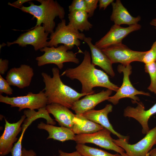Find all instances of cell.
<instances>
[{"instance_id": "obj_4", "label": "cell", "mask_w": 156, "mask_h": 156, "mask_svg": "<svg viewBox=\"0 0 156 156\" xmlns=\"http://www.w3.org/2000/svg\"><path fill=\"white\" fill-rule=\"evenodd\" d=\"M83 33L66 25V21L63 19L57 25L54 32L50 34L48 47H57L58 44H63L69 50L75 46L78 48L81 45L80 40H84L86 38Z\"/></svg>"}, {"instance_id": "obj_16", "label": "cell", "mask_w": 156, "mask_h": 156, "mask_svg": "<svg viewBox=\"0 0 156 156\" xmlns=\"http://www.w3.org/2000/svg\"><path fill=\"white\" fill-rule=\"evenodd\" d=\"M112 91L107 89L98 93L87 95L82 99L76 101L71 109L76 114H82L88 111L93 109L99 103L107 100Z\"/></svg>"}, {"instance_id": "obj_29", "label": "cell", "mask_w": 156, "mask_h": 156, "mask_svg": "<svg viewBox=\"0 0 156 156\" xmlns=\"http://www.w3.org/2000/svg\"><path fill=\"white\" fill-rule=\"evenodd\" d=\"M25 131L22 130L20 137L17 142L14 144L11 152L12 156H21L22 150V142Z\"/></svg>"}, {"instance_id": "obj_9", "label": "cell", "mask_w": 156, "mask_h": 156, "mask_svg": "<svg viewBox=\"0 0 156 156\" xmlns=\"http://www.w3.org/2000/svg\"><path fill=\"white\" fill-rule=\"evenodd\" d=\"M101 50L112 64L120 63L124 65L133 62H142L146 52L133 50L122 43Z\"/></svg>"}, {"instance_id": "obj_21", "label": "cell", "mask_w": 156, "mask_h": 156, "mask_svg": "<svg viewBox=\"0 0 156 156\" xmlns=\"http://www.w3.org/2000/svg\"><path fill=\"white\" fill-rule=\"evenodd\" d=\"M38 129L47 131L49 135L47 139H52L63 142L69 140H74L75 134L70 128L63 127H57L46 124L41 122L37 126Z\"/></svg>"}, {"instance_id": "obj_28", "label": "cell", "mask_w": 156, "mask_h": 156, "mask_svg": "<svg viewBox=\"0 0 156 156\" xmlns=\"http://www.w3.org/2000/svg\"><path fill=\"white\" fill-rule=\"evenodd\" d=\"M10 85L6 79H4L1 75H0V93H4L10 95L13 94V90Z\"/></svg>"}, {"instance_id": "obj_35", "label": "cell", "mask_w": 156, "mask_h": 156, "mask_svg": "<svg viewBox=\"0 0 156 156\" xmlns=\"http://www.w3.org/2000/svg\"><path fill=\"white\" fill-rule=\"evenodd\" d=\"M21 156H36V153L32 150H27L23 148Z\"/></svg>"}, {"instance_id": "obj_5", "label": "cell", "mask_w": 156, "mask_h": 156, "mask_svg": "<svg viewBox=\"0 0 156 156\" xmlns=\"http://www.w3.org/2000/svg\"><path fill=\"white\" fill-rule=\"evenodd\" d=\"M68 50V48L64 45L57 47H45L40 50L41 52H44V54L36 58L38 66H41L47 64H54L57 66L59 69H62L65 62L79 64V60L77 57L76 53Z\"/></svg>"}, {"instance_id": "obj_24", "label": "cell", "mask_w": 156, "mask_h": 156, "mask_svg": "<svg viewBox=\"0 0 156 156\" xmlns=\"http://www.w3.org/2000/svg\"><path fill=\"white\" fill-rule=\"evenodd\" d=\"M75 148L83 156H121L118 153L112 154L100 149L87 146L84 144H77Z\"/></svg>"}, {"instance_id": "obj_32", "label": "cell", "mask_w": 156, "mask_h": 156, "mask_svg": "<svg viewBox=\"0 0 156 156\" xmlns=\"http://www.w3.org/2000/svg\"><path fill=\"white\" fill-rule=\"evenodd\" d=\"M31 1V0H18L12 3H8V4L11 6L19 9L23 6V3Z\"/></svg>"}, {"instance_id": "obj_23", "label": "cell", "mask_w": 156, "mask_h": 156, "mask_svg": "<svg viewBox=\"0 0 156 156\" xmlns=\"http://www.w3.org/2000/svg\"><path fill=\"white\" fill-rule=\"evenodd\" d=\"M68 24L79 31H89L93 25L88 21L87 12L85 11H76L69 12L68 16Z\"/></svg>"}, {"instance_id": "obj_18", "label": "cell", "mask_w": 156, "mask_h": 156, "mask_svg": "<svg viewBox=\"0 0 156 156\" xmlns=\"http://www.w3.org/2000/svg\"><path fill=\"white\" fill-rule=\"evenodd\" d=\"M83 40L90 48L92 64L94 66H99L111 77H114L115 74L112 68V63L108 57L101 49L93 44L91 38L86 37Z\"/></svg>"}, {"instance_id": "obj_19", "label": "cell", "mask_w": 156, "mask_h": 156, "mask_svg": "<svg viewBox=\"0 0 156 156\" xmlns=\"http://www.w3.org/2000/svg\"><path fill=\"white\" fill-rule=\"evenodd\" d=\"M112 11L110 20L115 24L120 25H127L130 26L138 24L141 17H134L131 16L124 7L120 0H116L112 3Z\"/></svg>"}, {"instance_id": "obj_17", "label": "cell", "mask_w": 156, "mask_h": 156, "mask_svg": "<svg viewBox=\"0 0 156 156\" xmlns=\"http://www.w3.org/2000/svg\"><path fill=\"white\" fill-rule=\"evenodd\" d=\"M112 109L113 106L112 105L107 104L102 109L99 110L92 109L81 114L87 119L108 129L119 139L124 140L128 142L129 137L122 135L116 131L109 121L108 115L112 111Z\"/></svg>"}, {"instance_id": "obj_14", "label": "cell", "mask_w": 156, "mask_h": 156, "mask_svg": "<svg viewBox=\"0 0 156 156\" xmlns=\"http://www.w3.org/2000/svg\"><path fill=\"white\" fill-rule=\"evenodd\" d=\"M34 75L32 68L29 65L23 64L19 67L10 69L5 78L10 86L23 89L30 85Z\"/></svg>"}, {"instance_id": "obj_6", "label": "cell", "mask_w": 156, "mask_h": 156, "mask_svg": "<svg viewBox=\"0 0 156 156\" xmlns=\"http://www.w3.org/2000/svg\"><path fill=\"white\" fill-rule=\"evenodd\" d=\"M132 66L130 64L125 65L120 64L117 66V70L123 74V82L121 87L114 95L110 96L107 101L114 105L118 103L120 99L125 98L132 99L133 103L139 102V98L136 95L138 94L150 96V94L143 91H138L132 85L129 79V76L132 73Z\"/></svg>"}, {"instance_id": "obj_15", "label": "cell", "mask_w": 156, "mask_h": 156, "mask_svg": "<svg viewBox=\"0 0 156 156\" xmlns=\"http://www.w3.org/2000/svg\"><path fill=\"white\" fill-rule=\"evenodd\" d=\"M137 106H128L125 109L123 115L125 117L132 118L138 121L142 126V133L146 134L149 131L148 121L152 115L156 113V103L151 108L145 110L144 104L141 102L137 103Z\"/></svg>"}, {"instance_id": "obj_25", "label": "cell", "mask_w": 156, "mask_h": 156, "mask_svg": "<svg viewBox=\"0 0 156 156\" xmlns=\"http://www.w3.org/2000/svg\"><path fill=\"white\" fill-rule=\"evenodd\" d=\"M144 69L145 72L149 74L151 80L147 89L156 94V62L145 64Z\"/></svg>"}, {"instance_id": "obj_11", "label": "cell", "mask_w": 156, "mask_h": 156, "mask_svg": "<svg viewBox=\"0 0 156 156\" xmlns=\"http://www.w3.org/2000/svg\"><path fill=\"white\" fill-rule=\"evenodd\" d=\"M49 34L45 31L43 26H38L22 34L13 42H7V45L9 47L13 44H17L22 47L31 45L34 47L35 51H37L48 47L47 40L49 39L48 37Z\"/></svg>"}, {"instance_id": "obj_22", "label": "cell", "mask_w": 156, "mask_h": 156, "mask_svg": "<svg viewBox=\"0 0 156 156\" xmlns=\"http://www.w3.org/2000/svg\"><path fill=\"white\" fill-rule=\"evenodd\" d=\"M73 122L71 129L77 135L91 134L104 128L102 126L87 119L81 114H75Z\"/></svg>"}, {"instance_id": "obj_12", "label": "cell", "mask_w": 156, "mask_h": 156, "mask_svg": "<svg viewBox=\"0 0 156 156\" xmlns=\"http://www.w3.org/2000/svg\"><path fill=\"white\" fill-rule=\"evenodd\" d=\"M141 25L138 24L124 27L114 24L107 33L94 44L103 49L113 45L122 43L123 39L132 32L140 29Z\"/></svg>"}, {"instance_id": "obj_31", "label": "cell", "mask_w": 156, "mask_h": 156, "mask_svg": "<svg viewBox=\"0 0 156 156\" xmlns=\"http://www.w3.org/2000/svg\"><path fill=\"white\" fill-rule=\"evenodd\" d=\"M9 61L7 59H0V74L4 75L8 68Z\"/></svg>"}, {"instance_id": "obj_1", "label": "cell", "mask_w": 156, "mask_h": 156, "mask_svg": "<svg viewBox=\"0 0 156 156\" xmlns=\"http://www.w3.org/2000/svg\"><path fill=\"white\" fill-rule=\"evenodd\" d=\"M81 63L75 68L67 69L61 75H65L70 79L78 80L82 86L81 93L92 94L95 93L93 89L97 87H104L117 92L119 88L109 80L107 74L96 69L92 63L89 52L86 50Z\"/></svg>"}, {"instance_id": "obj_34", "label": "cell", "mask_w": 156, "mask_h": 156, "mask_svg": "<svg viewBox=\"0 0 156 156\" xmlns=\"http://www.w3.org/2000/svg\"><path fill=\"white\" fill-rule=\"evenodd\" d=\"M58 152L59 156H83L77 151L71 153H67L60 150Z\"/></svg>"}, {"instance_id": "obj_39", "label": "cell", "mask_w": 156, "mask_h": 156, "mask_svg": "<svg viewBox=\"0 0 156 156\" xmlns=\"http://www.w3.org/2000/svg\"><path fill=\"white\" fill-rule=\"evenodd\" d=\"M6 45V44L4 43H2L1 45H0V49H1V48H2V46L4 47L5 46V45Z\"/></svg>"}, {"instance_id": "obj_7", "label": "cell", "mask_w": 156, "mask_h": 156, "mask_svg": "<svg viewBox=\"0 0 156 156\" xmlns=\"http://www.w3.org/2000/svg\"><path fill=\"white\" fill-rule=\"evenodd\" d=\"M0 102L9 105L11 107H18L19 111L26 108L38 110L46 107L48 105L47 97L42 91L37 94L29 92L25 96L13 97L0 94Z\"/></svg>"}, {"instance_id": "obj_27", "label": "cell", "mask_w": 156, "mask_h": 156, "mask_svg": "<svg viewBox=\"0 0 156 156\" xmlns=\"http://www.w3.org/2000/svg\"><path fill=\"white\" fill-rule=\"evenodd\" d=\"M69 12L74 11H83L86 12L85 0H73L68 7Z\"/></svg>"}, {"instance_id": "obj_38", "label": "cell", "mask_w": 156, "mask_h": 156, "mask_svg": "<svg viewBox=\"0 0 156 156\" xmlns=\"http://www.w3.org/2000/svg\"><path fill=\"white\" fill-rule=\"evenodd\" d=\"M121 156H129L125 152H123L120 154Z\"/></svg>"}, {"instance_id": "obj_30", "label": "cell", "mask_w": 156, "mask_h": 156, "mask_svg": "<svg viewBox=\"0 0 156 156\" xmlns=\"http://www.w3.org/2000/svg\"><path fill=\"white\" fill-rule=\"evenodd\" d=\"M98 0H85L86 12L88 13L89 17L91 18L94 15V11L96 9Z\"/></svg>"}, {"instance_id": "obj_2", "label": "cell", "mask_w": 156, "mask_h": 156, "mask_svg": "<svg viewBox=\"0 0 156 156\" xmlns=\"http://www.w3.org/2000/svg\"><path fill=\"white\" fill-rule=\"evenodd\" d=\"M53 77L42 72L41 75L45 87L43 90L47 97L48 105L57 103L71 108L74 104L83 96L89 94L79 93L62 82L60 75L59 69H52Z\"/></svg>"}, {"instance_id": "obj_36", "label": "cell", "mask_w": 156, "mask_h": 156, "mask_svg": "<svg viewBox=\"0 0 156 156\" xmlns=\"http://www.w3.org/2000/svg\"><path fill=\"white\" fill-rule=\"evenodd\" d=\"M150 156H156V148L151 150L149 152Z\"/></svg>"}, {"instance_id": "obj_33", "label": "cell", "mask_w": 156, "mask_h": 156, "mask_svg": "<svg viewBox=\"0 0 156 156\" xmlns=\"http://www.w3.org/2000/svg\"><path fill=\"white\" fill-rule=\"evenodd\" d=\"M113 0H99V7L100 9L103 8L105 10L110 4L113 2Z\"/></svg>"}, {"instance_id": "obj_10", "label": "cell", "mask_w": 156, "mask_h": 156, "mask_svg": "<svg viewBox=\"0 0 156 156\" xmlns=\"http://www.w3.org/2000/svg\"><path fill=\"white\" fill-rule=\"evenodd\" d=\"M111 132L104 128L96 132L75 135L74 141L77 144L90 143L105 149L114 151L120 154L125 152L121 147L116 144L111 136Z\"/></svg>"}, {"instance_id": "obj_3", "label": "cell", "mask_w": 156, "mask_h": 156, "mask_svg": "<svg viewBox=\"0 0 156 156\" xmlns=\"http://www.w3.org/2000/svg\"><path fill=\"white\" fill-rule=\"evenodd\" d=\"M41 4L35 5L31 1L29 2L30 6H23L19 8L22 11L29 13L36 18L37 22L36 25L31 29L42 24L45 31L51 34L54 31L55 25V18L58 17L61 20L65 17V12L64 8L56 1L53 0H37Z\"/></svg>"}, {"instance_id": "obj_8", "label": "cell", "mask_w": 156, "mask_h": 156, "mask_svg": "<svg viewBox=\"0 0 156 156\" xmlns=\"http://www.w3.org/2000/svg\"><path fill=\"white\" fill-rule=\"evenodd\" d=\"M113 141L122 148L129 156H150L149 152L156 144V126L136 144H131L126 140L120 139H113Z\"/></svg>"}, {"instance_id": "obj_37", "label": "cell", "mask_w": 156, "mask_h": 156, "mask_svg": "<svg viewBox=\"0 0 156 156\" xmlns=\"http://www.w3.org/2000/svg\"><path fill=\"white\" fill-rule=\"evenodd\" d=\"M150 24L151 25L155 27L156 30V18H155L152 20L150 22Z\"/></svg>"}, {"instance_id": "obj_13", "label": "cell", "mask_w": 156, "mask_h": 156, "mask_svg": "<svg viewBox=\"0 0 156 156\" xmlns=\"http://www.w3.org/2000/svg\"><path fill=\"white\" fill-rule=\"evenodd\" d=\"M26 116L23 115L17 122L9 123L5 118V124L3 133L0 138V155L5 156L11 152L14 144L17 140V136L22 130L21 124Z\"/></svg>"}, {"instance_id": "obj_26", "label": "cell", "mask_w": 156, "mask_h": 156, "mask_svg": "<svg viewBox=\"0 0 156 156\" xmlns=\"http://www.w3.org/2000/svg\"><path fill=\"white\" fill-rule=\"evenodd\" d=\"M156 61V41L153 42L151 49L146 51L144 55L142 62L145 64L151 63Z\"/></svg>"}, {"instance_id": "obj_20", "label": "cell", "mask_w": 156, "mask_h": 156, "mask_svg": "<svg viewBox=\"0 0 156 156\" xmlns=\"http://www.w3.org/2000/svg\"><path fill=\"white\" fill-rule=\"evenodd\" d=\"M46 109L49 114L53 116L60 126L72 129L75 114L69 108L60 104L53 103L47 105Z\"/></svg>"}]
</instances>
